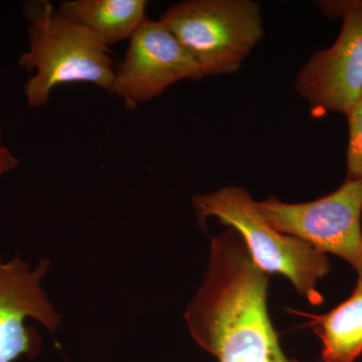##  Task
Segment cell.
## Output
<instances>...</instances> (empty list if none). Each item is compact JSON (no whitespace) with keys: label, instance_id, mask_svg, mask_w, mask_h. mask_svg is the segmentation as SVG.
I'll use <instances>...</instances> for the list:
<instances>
[{"label":"cell","instance_id":"6da1fadb","mask_svg":"<svg viewBox=\"0 0 362 362\" xmlns=\"http://www.w3.org/2000/svg\"><path fill=\"white\" fill-rule=\"evenodd\" d=\"M269 277L235 228L211 239L204 280L185 318L194 341L218 362H300L286 356L272 324Z\"/></svg>","mask_w":362,"mask_h":362},{"label":"cell","instance_id":"7a4b0ae2","mask_svg":"<svg viewBox=\"0 0 362 362\" xmlns=\"http://www.w3.org/2000/svg\"><path fill=\"white\" fill-rule=\"evenodd\" d=\"M28 49L18 58L33 73L25 84L28 106L42 108L59 86L88 83L117 95L111 47L83 26L63 16L49 1H28Z\"/></svg>","mask_w":362,"mask_h":362},{"label":"cell","instance_id":"3957f363","mask_svg":"<svg viewBox=\"0 0 362 362\" xmlns=\"http://www.w3.org/2000/svg\"><path fill=\"white\" fill-rule=\"evenodd\" d=\"M192 206L199 223L216 218L235 228L261 270L284 276L313 306L323 303L318 283L331 271L327 255L304 240L274 230L259 213L258 202L245 188L228 187L195 195Z\"/></svg>","mask_w":362,"mask_h":362},{"label":"cell","instance_id":"277c9868","mask_svg":"<svg viewBox=\"0 0 362 362\" xmlns=\"http://www.w3.org/2000/svg\"><path fill=\"white\" fill-rule=\"evenodd\" d=\"M159 21L204 77L239 70L264 35L261 6L252 0H187L173 4Z\"/></svg>","mask_w":362,"mask_h":362},{"label":"cell","instance_id":"5b68a950","mask_svg":"<svg viewBox=\"0 0 362 362\" xmlns=\"http://www.w3.org/2000/svg\"><path fill=\"white\" fill-rule=\"evenodd\" d=\"M258 209L274 230L339 257L362 275V180H345L332 194L302 204L269 197Z\"/></svg>","mask_w":362,"mask_h":362},{"label":"cell","instance_id":"8992f818","mask_svg":"<svg viewBox=\"0 0 362 362\" xmlns=\"http://www.w3.org/2000/svg\"><path fill=\"white\" fill-rule=\"evenodd\" d=\"M319 6L329 16H341V32L330 47L312 54L295 88L314 117L346 116L362 100V0L323 1Z\"/></svg>","mask_w":362,"mask_h":362},{"label":"cell","instance_id":"52a82bcc","mask_svg":"<svg viewBox=\"0 0 362 362\" xmlns=\"http://www.w3.org/2000/svg\"><path fill=\"white\" fill-rule=\"evenodd\" d=\"M204 77L165 25L146 18L115 66L116 96L122 98L127 109H135L160 96L175 83Z\"/></svg>","mask_w":362,"mask_h":362},{"label":"cell","instance_id":"ba28073f","mask_svg":"<svg viewBox=\"0 0 362 362\" xmlns=\"http://www.w3.org/2000/svg\"><path fill=\"white\" fill-rule=\"evenodd\" d=\"M49 267L47 259L32 269L20 257L8 262L0 257V362L39 354L42 339L35 328L26 325L28 319L47 330L58 329L61 317L42 286Z\"/></svg>","mask_w":362,"mask_h":362},{"label":"cell","instance_id":"9c48e42d","mask_svg":"<svg viewBox=\"0 0 362 362\" xmlns=\"http://www.w3.org/2000/svg\"><path fill=\"white\" fill-rule=\"evenodd\" d=\"M146 0H63L59 13L111 47L131 39L146 20Z\"/></svg>","mask_w":362,"mask_h":362},{"label":"cell","instance_id":"30bf717a","mask_svg":"<svg viewBox=\"0 0 362 362\" xmlns=\"http://www.w3.org/2000/svg\"><path fill=\"white\" fill-rule=\"evenodd\" d=\"M309 321L322 344L323 362H354L362 354V275L349 299L322 315L294 312Z\"/></svg>","mask_w":362,"mask_h":362},{"label":"cell","instance_id":"8fae6325","mask_svg":"<svg viewBox=\"0 0 362 362\" xmlns=\"http://www.w3.org/2000/svg\"><path fill=\"white\" fill-rule=\"evenodd\" d=\"M349 139L345 180H362V100L349 112Z\"/></svg>","mask_w":362,"mask_h":362},{"label":"cell","instance_id":"7c38bea8","mask_svg":"<svg viewBox=\"0 0 362 362\" xmlns=\"http://www.w3.org/2000/svg\"><path fill=\"white\" fill-rule=\"evenodd\" d=\"M20 162V159L14 156L11 150L0 145V178L18 168Z\"/></svg>","mask_w":362,"mask_h":362},{"label":"cell","instance_id":"4fadbf2b","mask_svg":"<svg viewBox=\"0 0 362 362\" xmlns=\"http://www.w3.org/2000/svg\"><path fill=\"white\" fill-rule=\"evenodd\" d=\"M2 140V127L1 124H0V142H1Z\"/></svg>","mask_w":362,"mask_h":362}]
</instances>
